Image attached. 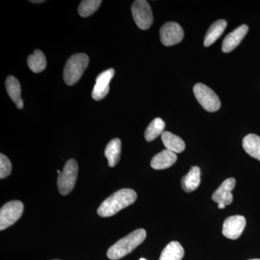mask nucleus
<instances>
[{
    "mask_svg": "<svg viewBox=\"0 0 260 260\" xmlns=\"http://www.w3.org/2000/svg\"><path fill=\"white\" fill-rule=\"evenodd\" d=\"M138 195L131 189H121L104 200L98 208L97 213L102 218L113 216L136 201Z\"/></svg>",
    "mask_w": 260,
    "mask_h": 260,
    "instance_id": "1",
    "label": "nucleus"
},
{
    "mask_svg": "<svg viewBox=\"0 0 260 260\" xmlns=\"http://www.w3.org/2000/svg\"><path fill=\"white\" fill-rule=\"evenodd\" d=\"M146 235L147 233L143 229H138L128 234L109 248L107 251L108 258L117 260L127 255L144 242Z\"/></svg>",
    "mask_w": 260,
    "mask_h": 260,
    "instance_id": "2",
    "label": "nucleus"
},
{
    "mask_svg": "<svg viewBox=\"0 0 260 260\" xmlns=\"http://www.w3.org/2000/svg\"><path fill=\"white\" fill-rule=\"evenodd\" d=\"M89 64V57L87 54L80 53L73 54L65 64L64 80L68 85H75L83 75Z\"/></svg>",
    "mask_w": 260,
    "mask_h": 260,
    "instance_id": "3",
    "label": "nucleus"
},
{
    "mask_svg": "<svg viewBox=\"0 0 260 260\" xmlns=\"http://www.w3.org/2000/svg\"><path fill=\"white\" fill-rule=\"evenodd\" d=\"M78 174V162L75 159H70L57 179L58 189L61 194L68 195L71 192L76 183Z\"/></svg>",
    "mask_w": 260,
    "mask_h": 260,
    "instance_id": "4",
    "label": "nucleus"
},
{
    "mask_svg": "<svg viewBox=\"0 0 260 260\" xmlns=\"http://www.w3.org/2000/svg\"><path fill=\"white\" fill-rule=\"evenodd\" d=\"M195 97L205 110L215 112L219 110L221 106L220 99L217 94L203 83H198L193 88Z\"/></svg>",
    "mask_w": 260,
    "mask_h": 260,
    "instance_id": "5",
    "label": "nucleus"
},
{
    "mask_svg": "<svg viewBox=\"0 0 260 260\" xmlns=\"http://www.w3.org/2000/svg\"><path fill=\"white\" fill-rule=\"evenodd\" d=\"M23 210V203L18 200H13L3 205L0 210V230H5L18 221Z\"/></svg>",
    "mask_w": 260,
    "mask_h": 260,
    "instance_id": "6",
    "label": "nucleus"
},
{
    "mask_svg": "<svg viewBox=\"0 0 260 260\" xmlns=\"http://www.w3.org/2000/svg\"><path fill=\"white\" fill-rule=\"evenodd\" d=\"M132 13L138 28L142 30L150 28L153 22L151 8L147 1L137 0L132 5Z\"/></svg>",
    "mask_w": 260,
    "mask_h": 260,
    "instance_id": "7",
    "label": "nucleus"
},
{
    "mask_svg": "<svg viewBox=\"0 0 260 260\" xmlns=\"http://www.w3.org/2000/svg\"><path fill=\"white\" fill-rule=\"evenodd\" d=\"M184 36L183 28L176 22H168L160 30V41L167 47L179 44L184 39Z\"/></svg>",
    "mask_w": 260,
    "mask_h": 260,
    "instance_id": "8",
    "label": "nucleus"
},
{
    "mask_svg": "<svg viewBox=\"0 0 260 260\" xmlns=\"http://www.w3.org/2000/svg\"><path fill=\"white\" fill-rule=\"evenodd\" d=\"M235 179L234 178L227 179L213 193L212 199L215 203H218L219 209H224L225 205L232 204L233 202L232 191L235 187Z\"/></svg>",
    "mask_w": 260,
    "mask_h": 260,
    "instance_id": "9",
    "label": "nucleus"
},
{
    "mask_svg": "<svg viewBox=\"0 0 260 260\" xmlns=\"http://www.w3.org/2000/svg\"><path fill=\"white\" fill-rule=\"evenodd\" d=\"M246 226V219L242 215H234L225 219L223 225L224 237L232 240L239 239Z\"/></svg>",
    "mask_w": 260,
    "mask_h": 260,
    "instance_id": "10",
    "label": "nucleus"
},
{
    "mask_svg": "<svg viewBox=\"0 0 260 260\" xmlns=\"http://www.w3.org/2000/svg\"><path fill=\"white\" fill-rule=\"evenodd\" d=\"M114 70L110 68L98 75L92 91V97L94 100L101 101L107 96L109 92V84L114 76Z\"/></svg>",
    "mask_w": 260,
    "mask_h": 260,
    "instance_id": "11",
    "label": "nucleus"
},
{
    "mask_svg": "<svg viewBox=\"0 0 260 260\" xmlns=\"http://www.w3.org/2000/svg\"><path fill=\"white\" fill-rule=\"evenodd\" d=\"M248 30L249 27L246 25H242L228 34L222 44V51L225 53H229L235 49L245 37Z\"/></svg>",
    "mask_w": 260,
    "mask_h": 260,
    "instance_id": "12",
    "label": "nucleus"
},
{
    "mask_svg": "<svg viewBox=\"0 0 260 260\" xmlns=\"http://www.w3.org/2000/svg\"><path fill=\"white\" fill-rule=\"evenodd\" d=\"M177 160V154L166 149L152 158L150 166L155 170H162L172 167Z\"/></svg>",
    "mask_w": 260,
    "mask_h": 260,
    "instance_id": "13",
    "label": "nucleus"
},
{
    "mask_svg": "<svg viewBox=\"0 0 260 260\" xmlns=\"http://www.w3.org/2000/svg\"><path fill=\"white\" fill-rule=\"evenodd\" d=\"M5 85L8 95L18 109H23V100L21 99V86L18 79L13 76H8L5 81Z\"/></svg>",
    "mask_w": 260,
    "mask_h": 260,
    "instance_id": "14",
    "label": "nucleus"
},
{
    "mask_svg": "<svg viewBox=\"0 0 260 260\" xmlns=\"http://www.w3.org/2000/svg\"><path fill=\"white\" fill-rule=\"evenodd\" d=\"M201 172L198 167H192L190 171L181 179V187L186 192L196 190L201 181Z\"/></svg>",
    "mask_w": 260,
    "mask_h": 260,
    "instance_id": "15",
    "label": "nucleus"
},
{
    "mask_svg": "<svg viewBox=\"0 0 260 260\" xmlns=\"http://www.w3.org/2000/svg\"><path fill=\"white\" fill-rule=\"evenodd\" d=\"M161 140L167 150L173 153H182L185 149V143L183 140L170 132H164L161 135Z\"/></svg>",
    "mask_w": 260,
    "mask_h": 260,
    "instance_id": "16",
    "label": "nucleus"
},
{
    "mask_svg": "<svg viewBox=\"0 0 260 260\" xmlns=\"http://www.w3.org/2000/svg\"><path fill=\"white\" fill-rule=\"evenodd\" d=\"M227 26V22L225 20H218L212 24L205 34L204 46L205 47H210L217 39L223 34Z\"/></svg>",
    "mask_w": 260,
    "mask_h": 260,
    "instance_id": "17",
    "label": "nucleus"
},
{
    "mask_svg": "<svg viewBox=\"0 0 260 260\" xmlns=\"http://www.w3.org/2000/svg\"><path fill=\"white\" fill-rule=\"evenodd\" d=\"M121 142L119 138L113 139L108 143L105 149V156L107 158L109 166L114 167L120 159Z\"/></svg>",
    "mask_w": 260,
    "mask_h": 260,
    "instance_id": "18",
    "label": "nucleus"
},
{
    "mask_svg": "<svg viewBox=\"0 0 260 260\" xmlns=\"http://www.w3.org/2000/svg\"><path fill=\"white\" fill-rule=\"evenodd\" d=\"M242 145L246 153L260 161V138L258 135H246L243 140Z\"/></svg>",
    "mask_w": 260,
    "mask_h": 260,
    "instance_id": "19",
    "label": "nucleus"
},
{
    "mask_svg": "<svg viewBox=\"0 0 260 260\" xmlns=\"http://www.w3.org/2000/svg\"><path fill=\"white\" fill-rule=\"evenodd\" d=\"M184 256V249L180 243H169L160 254L159 260H181Z\"/></svg>",
    "mask_w": 260,
    "mask_h": 260,
    "instance_id": "20",
    "label": "nucleus"
},
{
    "mask_svg": "<svg viewBox=\"0 0 260 260\" xmlns=\"http://www.w3.org/2000/svg\"><path fill=\"white\" fill-rule=\"evenodd\" d=\"M29 68L34 73H42L47 68V59L42 51L37 49L28 57Z\"/></svg>",
    "mask_w": 260,
    "mask_h": 260,
    "instance_id": "21",
    "label": "nucleus"
},
{
    "mask_svg": "<svg viewBox=\"0 0 260 260\" xmlns=\"http://www.w3.org/2000/svg\"><path fill=\"white\" fill-rule=\"evenodd\" d=\"M166 123L160 118H155L150 122L145 133V140L148 142L153 141L159 135L164 133Z\"/></svg>",
    "mask_w": 260,
    "mask_h": 260,
    "instance_id": "22",
    "label": "nucleus"
},
{
    "mask_svg": "<svg viewBox=\"0 0 260 260\" xmlns=\"http://www.w3.org/2000/svg\"><path fill=\"white\" fill-rule=\"evenodd\" d=\"M102 3L101 0H84L78 8V13L83 18L90 16L97 11Z\"/></svg>",
    "mask_w": 260,
    "mask_h": 260,
    "instance_id": "23",
    "label": "nucleus"
},
{
    "mask_svg": "<svg viewBox=\"0 0 260 260\" xmlns=\"http://www.w3.org/2000/svg\"><path fill=\"white\" fill-rule=\"evenodd\" d=\"M12 172V164L10 159L1 153L0 155V179H5L10 175Z\"/></svg>",
    "mask_w": 260,
    "mask_h": 260,
    "instance_id": "24",
    "label": "nucleus"
},
{
    "mask_svg": "<svg viewBox=\"0 0 260 260\" xmlns=\"http://www.w3.org/2000/svg\"><path fill=\"white\" fill-rule=\"evenodd\" d=\"M30 3H34V4H38V3H44L45 1H43V0H37V1H34V0H31V1H30Z\"/></svg>",
    "mask_w": 260,
    "mask_h": 260,
    "instance_id": "25",
    "label": "nucleus"
},
{
    "mask_svg": "<svg viewBox=\"0 0 260 260\" xmlns=\"http://www.w3.org/2000/svg\"><path fill=\"white\" fill-rule=\"evenodd\" d=\"M57 173H58V174H59H59H61L60 171H59V170H57Z\"/></svg>",
    "mask_w": 260,
    "mask_h": 260,
    "instance_id": "26",
    "label": "nucleus"
},
{
    "mask_svg": "<svg viewBox=\"0 0 260 260\" xmlns=\"http://www.w3.org/2000/svg\"><path fill=\"white\" fill-rule=\"evenodd\" d=\"M140 260H146V259H144V258H141V259H140Z\"/></svg>",
    "mask_w": 260,
    "mask_h": 260,
    "instance_id": "27",
    "label": "nucleus"
},
{
    "mask_svg": "<svg viewBox=\"0 0 260 260\" xmlns=\"http://www.w3.org/2000/svg\"><path fill=\"white\" fill-rule=\"evenodd\" d=\"M249 260H260V259H249Z\"/></svg>",
    "mask_w": 260,
    "mask_h": 260,
    "instance_id": "28",
    "label": "nucleus"
},
{
    "mask_svg": "<svg viewBox=\"0 0 260 260\" xmlns=\"http://www.w3.org/2000/svg\"><path fill=\"white\" fill-rule=\"evenodd\" d=\"M54 260H59V259H54Z\"/></svg>",
    "mask_w": 260,
    "mask_h": 260,
    "instance_id": "29",
    "label": "nucleus"
}]
</instances>
